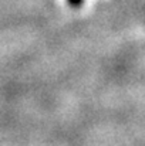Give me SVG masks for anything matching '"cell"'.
Listing matches in <instances>:
<instances>
[{
    "label": "cell",
    "mask_w": 145,
    "mask_h": 146,
    "mask_svg": "<svg viewBox=\"0 0 145 146\" xmlns=\"http://www.w3.org/2000/svg\"><path fill=\"white\" fill-rule=\"evenodd\" d=\"M68 6L73 7V9H80L83 4H84V0H67Z\"/></svg>",
    "instance_id": "cell-1"
}]
</instances>
